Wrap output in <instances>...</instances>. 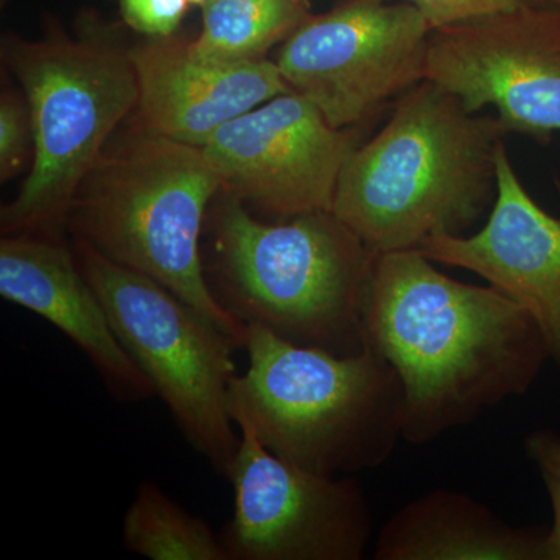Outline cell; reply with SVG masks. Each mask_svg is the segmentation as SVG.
<instances>
[{
  "instance_id": "1",
  "label": "cell",
  "mask_w": 560,
  "mask_h": 560,
  "mask_svg": "<svg viewBox=\"0 0 560 560\" xmlns=\"http://www.w3.org/2000/svg\"><path fill=\"white\" fill-rule=\"evenodd\" d=\"M364 342L399 375L404 440L436 441L523 396L550 359L539 327L492 285L444 275L418 249L375 259Z\"/></svg>"
},
{
  "instance_id": "2",
  "label": "cell",
  "mask_w": 560,
  "mask_h": 560,
  "mask_svg": "<svg viewBox=\"0 0 560 560\" xmlns=\"http://www.w3.org/2000/svg\"><path fill=\"white\" fill-rule=\"evenodd\" d=\"M508 135L499 117L470 113L422 81L350 154L331 212L377 256L466 235L495 202L497 151Z\"/></svg>"
},
{
  "instance_id": "3",
  "label": "cell",
  "mask_w": 560,
  "mask_h": 560,
  "mask_svg": "<svg viewBox=\"0 0 560 560\" xmlns=\"http://www.w3.org/2000/svg\"><path fill=\"white\" fill-rule=\"evenodd\" d=\"M213 296L245 326L293 345L353 355L377 254L331 210L267 223L226 195L212 217Z\"/></svg>"
},
{
  "instance_id": "4",
  "label": "cell",
  "mask_w": 560,
  "mask_h": 560,
  "mask_svg": "<svg viewBox=\"0 0 560 560\" xmlns=\"http://www.w3.org/2000/svg\"><path fill=\"white\" fill-rule=\"evenodd\" d=\"M248 370L231 383V416L280 459L340 477L381 467L404 440V388L364 342L353 355L293 345L246 326Z\"/></svg>"
},
{
  "instance_id": "5",
  "label": "cell",
  "mask_w": 560,
  "mask_h": 560,
  "mask_svg": "<svg viewBox=\"0 0 560 560\" xmlns=\"http://www.w3.org/2000/svg\"><path fill=\"white\" fill-rule=\"evenodd\" d=\"M220 190L201 147L140 128L102 154L66 228L75 241L160 282L243 348L246 326L213 296L201 254L206 212Z\"/></svg>"
},
{
  "instance_id": "6",
  "label": "cell",
  "mask_w": 560,
  "mask_h": 560,
  "mask_svg": "<svg viewBox=\"0 0 560 560\" xmlns=\"http://www.w3.org/2000/svg\"><path fill=\"white\" fill-rule=\"evenodd\" d=\"M2 51L31 108L33 162L20 194L0 209V231L60 238L81 183L138 108L130 50L95 33L54 32L36 40L10 36Z\"/></svg>"
},
{
  "instance_id": "7",
  "label": "cell",
  "mask_w": 560,
  "mask_h": 560,
  "mask_svg": "<svg viewBox=\"0 0 560 560\" xmlns=\"http://www.w3.org/2000/svg\"><path fill=\"white\" fill-rule=\"evenodd\" d=\"M124 348L187 442L226 477L241 436L231 416L237 342L160 282L73 243Z\"/></svg>"
},
{
  "instance_id": "8",
  "label": "cell",
  "mask_w": 560,
  "mask_h": 560,
  "mask_svg": "<svg viewBox=\"0 0 560 560\" xmlns=\"http://www.w3.org/2000/svg\"><path fill=\"white\" fill-rule=\"evenodd\" d=\"M430 35L429 21L410 3L349 0L312 14L276 62L330 125L357 127L425 81Z\"/></svg>"
},
{
  "instance_id": "9",
  "label": "cell",
  "mask_w": 560,
  "mask_h": 560,
  "mask_svg": "<svg viewBox=\"0 0 560 560\" xmlns=\"http://www.w3.org/2000/svg\"><path fill=\"white\" fill-rule=\"evenodd\" d=\"M235 425L241 445L226 475L234 515L220 534L230 559H363L374 517L360 482L293 466L268 451L245 420Z\"/></svg>"
},
{
  "instance_id": "10",
  "label": "cell",
  "mask_w": 560,
  "mask_h": 560,
  "mask_svg": "<svg viewBox=\"0 0 560 560\" xmlns=\"http://www.w3.org/2000/svg\"><path fill=\"white\" fill-rule=\"evenodd\" d=\"M425 80L470 113L492 106L508 132L550 142L560 132V11L522 2L434 28Z\"/></svg>"
},
{
  "instance_id": "11",
  "label": "cell",
  "mask_w": 560,
  "mask_h": 560,
  "mask_svg": "<svg viewBox=\"0 0 560 560\" xmlns=\"http://www.w3.org/2000/svg\"><path fill=\"white\" fill-rule=\"evenodd\" d=\"M357 127H334L290 91L228 121L202 150L224 194L287 220L334 208L342 168L363 142Z\"/></svg>"
},
{
  "instance_id": "12",
  "label": "cell",
  "mask_w": 560,
  "mask_h": 560,
  "mask_svg": "<svg viewBox=\"0 0 560 560\" xmlns=\"http://www.w3.org/2000/svg\"><path fill=\"white\" fill-rule=\"evenodd\" d=\"M418 250L434 264L480 276L518 302L560 368V220L530 197L504 142L497 151V197L485 226L470 235L431 238Z\"/></svg>"
},
{
  "instance_id": "13",
  "label": "cell",
  "mask_w": 560,
  "mask_h": 560,
  "mask_svg": "<svg viewBox=\"0 0 560 560\" xmlns=\"http://www.w3.org/2000/svg\"><path fill=\"white\" fill-rule=\"evenodd\" d=\"M130 57L140 128L201 149L228 121L293 91L278 62L202 60L173 36L139 44Z\"/></svg>"
},
{
  "instance_id": "14",
  "label": "cell",
  "mask_w": 560,
  "mask_h": 560,
  "mask_svg": "<svg viewBox=\"0 0 560 560\" xmlns=\"http://www.w3.org/2000/svg\"><path fill=\"white\" fill-rule=\"evenodd\" d=\"M0 296L61 330L88 357L117 400L156 396L149 377L117 338L101 298L81 271L75 250L60 238L3 235Z\"/></svg>"
},
{
  "instance_id": "15",
  "label": "cell",
  "mask_w": 560,
  "mask_h": 560,
  "mask_svg": "<svg viewBox=\"0 0 560 560\" xmlns=\"http://www.w3.org/2000/svg\"><path fill=\"white\" fill-rule=\"evenodd\" d=\"M548 529L514 526L467 493L434 489L401 506L375 540V560H548Z\"/></svg>"
},
{
  "instance_id": "16",
  "label": "cell",
  "mask_w": 560,
  "mask_h": 560,
  "mask_svg": "<svg viewBox=\"0 0 560 560\" xmlns=\"http://www.w3.org/2000/svg\"><path fill=\"white\" fill-rule=\"evenodd\" d=\"M312 16V0H209L190 49L202 60H260Z\"/></svg>"
},
{
  "instance_id": "17",
  "label": "cell",
  "mask_w": 560,
  "mask_h": 560,
  "mask_svg": "<svg viewBox=\"0 0 560 560\" xmlns=\"http://www.w3.org/2000/svg\"><path fill=\"white\" fill-rule=\"evenodd\" d=\"M121 539L128 551L151 560H231L208 522L151 481L140 482L125 512Z\"/></svg>"
},
{
  "instance_id": "18",
  "label": "cell",
  "mask_w": 560,
  "mask_h": 560,
  "mask_svg": "<svg viewBox=\"0 0 560 560\" xmlns=\"http://www.w3.org/2000/svg\"><path fill=\"white\" fill-rule=\"evenodd\" d=\"M33 142L27 98L3 94L0 102V178L11 179L24 167Z\"/></svg>"
},
{
  "instance_id": "19",
  "label": "cell",
  "mask_w": 560,
  "mask_h": 560,
  "mask_svg": "<svg viewBox=\"0 0 560 560\" xmlns=\"http://www.w3.org/2000/svg\"><path fill=\"white\" fill-rule=\"evenodd\" d=\"M526 456L540 471L551 500L552 525L547 536V559L560 560V436L556 431H530L525 440Z\"/></svg>"
},
{
  "instance_id": "20",
  "label": "cell",
  "mask_w": 560,
  "mask_h": 560,
  "mask_svg": "<svg viewBox=\"0 0 560 560\" xmlns=\"http://www.w3.org/2000/svg\"><path fill=\"white\" fill-rule=\"evenodd\" d=\"M189 0H120L121 16L150 38H171L186 16Z\"/></svg>"
},
{
  "instance_id": "21",
  "label": "cell",
  "mask_w": 560,
  "mask_h": 560,
  "mask_svg": "<svg viewBox=\"0 0 560 560\" xmlns=\"http://www.w3.org/2000/svg\"><path fill=\"white\" fill-rule=\"evenodd\" d=\"M418 9L429 21L431 31L515 9L525 0H401Z\"/></svg>"
},
{
  "instance_id": "22",
  "label": "cell",
  "mask_w": 560,
  "mask_h": 560,
  "mask_svg": "<svg viewBox=\"0 0 560 560\" xmlns=\"http://www.w3.org/2000/svg\"><path fill=\"white\" fill-rule=\"evenodd\" d=\"M534 5L548 7V9L560 11V0H525Z\"/></svg>"
},
{
  "instance_id": "23",
  "label": "cell",
  "mask_w": 560,
  "mask_h": 560,
  "mask_svg": "<svg viewBox=\"0 0 560 560\" xmlns=\"http://www.w3.org/2000/svg\"><path fill=\"white\" fill-rule=\"evenodd\" d=\"M209 0H189V3H195V5H202L205 7L206 3H208Z\"/></svg>"
}]
</instances>
